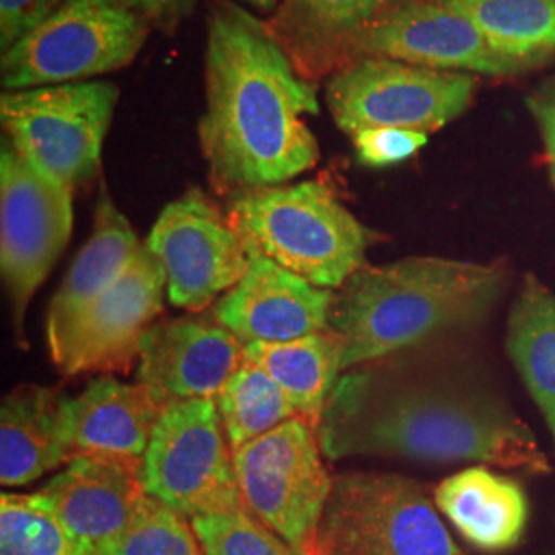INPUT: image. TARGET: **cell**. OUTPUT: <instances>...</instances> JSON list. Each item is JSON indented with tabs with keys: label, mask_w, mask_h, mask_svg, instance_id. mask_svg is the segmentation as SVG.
Returning <instances> with one entry per match:
<instances>
[{
	"label": "cell",
	"mask_w": 555,
	"mask_h": 555,
	"mask_svg": "<svg viewBox=\"0 0 555 555\" xmlns=\"http://www.w3.org/2000/svg\"><path fill=\"white\" fill-rule=\"evenodd\" d=\"M315 85L272 34L268 21L233 0H210L206 20V109L202 155L219 196L284 185L313 169L318 139Z\"/></svg>",
	"instance_id": "cell-1"
},
{
	"label": "cell",
	"mask_w": 555,
	"mask_h": 555,
	"mask_svg": "<svg viewBox=\"0 0 555 555\" xmlns=\"http://www.w3.org/2000/svg\"><path fill=\"white\" fill-rule=\"evenodd\" d=\"M323 455L488 463L550 474L531 428L496 397L444 385H385L371 373L337 380L319 422Z\"/></svg>",
	"instance_id": "cell-2"
},
{
	"label": "cell",
	"mask_w": 555,
	"mask_h": 555,
	"mask_svg": "<svg viewBox=\"0 0 555 555\" xmlns=\"http://www.w3.org/2000/svg\"><path fill=\"white\" fill-rule=\"evenodd\" d=\"M508 280L504 263L403 258L362 266L336 293L332 330L344 337V371L476 323Z\"/></svg>",
	"instance_id": "cell-3"
},
{
	"label": "cell",
	"mask_w": 555,
	"mask_h": 555,
	"mask_svg": "<svg viewBox=\"0 0 555 555\" xmlns=\"http://www.w3.org/2000/svg\"><path fill=\"white\" fill-rule=\"evenodd\" d=\"M227 217L249 251L319 288L336 291L357 274L371 231L319 179L261 188L231 198Z\"/></svg>",
	"instance_id": "cell-4"
},
{
	"label": "cell",
	"mask_w": 555,
	"mask_h": 555,
	"mask_svg": "<svg viewBox=\"0 0 555 555\" xmlns=\"http://www.w3.org/2000/svg\"><path fill=\"white\" fill-rule=\"evenodd\" d=\"M151 23L119 0H66L56 13L2 52L4 91L85 82L126 68Z\"/></svg>",
	"instance_id": "cell-5"
},
{
	"label": "cell",
	"mask_w": 555,
	"mask_h": 555,
	"mask_svg": "<svg viewBox=\"0 0 555 555\" xmlns=\"http://www.w3.org/2000/svg\"><path fill=\"white\" fill-rule=\"evenodd\" d=\"M118 100V87L107 80L4 91V140L46 178L77 192L100 173L103 140Z\"/></svg>",
	"instance_id": "cell-6"
},
{
	"label": "cell",
	"mask_w": 555,
	"mask_h": 555,
	"mask_svg": "<svg viewBox=\"0 0 555 555\" xmlns=\"http://www.w3.org/2000/svg\"><path fill=\"white\" fill-rule=\"evenodd\" d=\"M318 555H465L428 490L412 477L350 472L334 477Z\"/></svg>",
	"instance_id": "cell-7"
},
{
	"label": "cell",
	"mask_w": 555,
	"mask_h": 555,
	"mask_svg": "<svg viewBox=\"0 0 555 555\" xmlns=\"http://www.w3.org/2000/svg\"><path fill=\"white\" fill-rule=\"evenodd\" d=\"M243 508L297 555H318L321 518L334 490L318 428L293 417L233 453Z\"/></svg>",
	"instance_id": "cell-8"
},
{
	"label": "cell",
	"mask_w": 555,
	"mask_h": 555,
	"mask_svg": "<svg viewBox=\"0 0 555 555\" xmlns=\"http://www.w3.org/2000/svg\"><path fill=\"white\" fill-rule=\"evenodd\" d=\"M476 89V75L469 73L364 56L330 75L325 103L337 128L350 137L369 128L433 134L465 114Z\"/></svg>",
	"instance_id": "cell-9"
},
{
	"label": "cell",
	"mask_w": 555,
	"mask_h": 555,
	"mask_svg": "<svg viewBox=\"0 0 555 555\" xmlns=\"http://www.w3.org/2000/svg\"><path fill=\"white\" fill-rule=\"evenodd\" d=\"M140 481L149 496L190 520L245 511L217 399L163 408L142 459Z\"/></svg>",
	"instance_id": "cell-10"
},
{
	"label": "cell",
	"mask_w": 555,
	"mask_h": 555,
	"mask_svg": "<svg viewBox=\"0 0 555 555\" xmlns=\"http://www.w3.org/2000/svg\"><path fill=\"white\" fill-rule=\"evenodd\" d=\"M75 192L46 178L2 140L0 151V272L21 346L25 313L73 235Z\"/></svg>",
	"instance_id": "cell-11"
},
{
	"label": "cell",
	"mask_w": 555,
	"mask_h": 555,
	"mask_svg": "<svg viewBox=\"0 0 555 555\" xmlns=\"http://www.w3.org/2000/svg\"><path fill=\"white\" fill-rule=\"evenodd\" d=\"M144 243L165 268L167 298L190 313L227 295L249 268V251L231 220L198 188L160 210Z\"/></svg>",
	"instance_id": "cell-12"
},
{
	"label": "cell",
	"mask_w": 555,
	"mask_h": 555,
	"mask_svg": "<svg viewBox=\"0 0 555 555\" xmlns=\"http://www.w3.org/2000/svg\"><path fill=\"white\" fill-rule=\"evenodd\" d=\"M165 291V268L142 243L128 270L80 315L52 357L60 373H130L142 339L163 313Z\"/></svg>",
	"instance_id": "cell-13"
},
{
	"label": "cell",
	"mask_w": 555,
	"mask_h": 555,
	"mask_svg": "<svg viewBox=\"0 0 555 555\" xmlns=\"http://www.w3.org/2000/svg\"><path fill=\"white\" fill-rule=\"evenodd\" d=\"M364 56L486 77L522 73L518 64L486 40L472 21L440 0L401 2L358 40L354 60Z\"/></svg>",
	"instance_id": "cell-14"
},
{
	"label": "cell",
	"mask_w": 555,
	"mask_h": 555,
	"mask_svg": "<svg viewBox=\"0 0 555 555\" xmlns=\"http://www.w3.org/2000/svg\"><path fill=\"white\" fill-rule=\"evenodd\" d=\"M245 346L215 318L155 323L142 339L139 383L160 405L217 399L243 362Z\"/></svg>",
	"instance_id": "cell-15"
},
{
	"label": "cell",
	"mask_w": 555,
	"mask_h": 555,
	"mask_svg": "<svg viewBox=\"0 0 555 555\" xmlns=\"http://www.w3.org/2000/svg\"><path fill=\"white\" fill-rule=\"evenodd\" d=\"M249 251V249H247ZM336 293L319 288L258 251L249 268L212 307V318L243 346L254 341H291L332 327Z\"/></svg>",
	"instance_id": "cell-16"
},
{
	"label": "cell",
	"mask_w": 555,
	"mask_h": 555,
	"mask_svg": "<svg viewBox=\"0 0 555 555\" xmlns=\"http://www.w3.org/2000/svg\"><path fill=\"white\" fill-rule=\"evenodd\" d=\"M163 405L142 383L95 378L77 397H64L62 433L70 453L142 469Z\"/></svg>",
	"instance_id": "cell-17"
},
{
	"label": "cell",
	"mask_w": 555,
	"mask_h": 555,
	"mask_svg": "<svg viewBox=\"0 0 555 555\" xmlns=\"http://www.w3.org/2000/svg\"><path fill=\"white\" fill-rule=\"evenodd\" d=\"M43 498L89 555H114L144 486L140 469L77 456L43 488Z\"/></svg>",
	"instance_id": "cell-18"
},
{
	"label": "cell",
	"mask_w": 555,
	"mask_h": 555,
	"mask_svg": "<svg viewBox=\"0 0 555 555\" xmlns=\"http://www.w3.org/2000/svg\"><path fill=\"white\" fill-rule=\"evenodd\" d=\"M405 0H284L268 21L272 34L309 80L354 60L358 40Z\"/></svg>",
	"instance_id": "cell-19"
},
{
	"label": "cell",
	"mask_w": 555,
	"mask_h": 555,
	"mask_svg": "<svg viewBox=\"0 0 555 555\" xmlns=\"http://www.w3.org/2000/svg\"><path fill=\"white\" fill-rule=\"evenodd\" d=\"M140 247L142 243L130 220L119 212L109 190L101 185L93 233L82 245L48 309L46 339L50 357L62 348L80 315L118 282Z\"/></svg>",
	"instance_id": "cell-20"
},
{
	"label": "cell",
	"mask_w": 555,
	"mask_h": 555,
	"mask_svg": "<svg viewBox=\"0 0 555 555\" xmlns=\"http://www.w3.org/2000/svg\"><path fill=\"white\" fill-rule=\"evenodd\" d=\"M435 504L481 552H506L525 535L529 502L522 488L486 467H467L435 490Z\"/></svg>",
	"instance_id": "cell-21"
},
{
	"label": "cell",
	"mask_w": 555,
	"mask_h": 555,
	"mask_svg": "<svg viewBox=\"0 0 555 555\" xmlns=\"http://www.w3.org/2000/svg\"><path fill=\"white\" fill-rule=\"evenodd\" d=\"M64 393L54 387L21 385L0 408V483H31L64 463L70 453L62 433Z\"/></svg>",
	"instance_id": "cell-22"
},
{
	"label": "cell",
	"mask_w": 555,
	"mask_h": 555,
	"mask_svg": "<svg viewBox=\"0 0 555 555\" xmlns=\"http://www.w3.org/2000/svg\"><path fill=\"white\" fill-rule=\"evenodd\" d=\"M344 337L330 327L291 341L247 344L243 357L274 378L297 408L298 416L319 428L344 371Z\"/></svg>",
	"instance_id": "cell-23"
},
{
	"label": "cell",
	"mask_w": 555,
	"mask_h": 555,
	"mask_svg": "<svg viewBox=\"0 0 555 555\" xmlns=\"http://www.w3.org/2000/svg\"><path fill=\"white\" fill-rule=\"evenodd\" d=\"M506 352L555 442V293L531 274L508 315Z\"/></svg>",
	"instance_id": "cell-24"
},
{
	"label": "cell",
	"mask_w": 555,
	"mask_h": 555,
	"mask_svg": "<svg viewBox=\"0 0 555 555\" xmlns=\"http://www.w3.org/2000/svg\"><path fill=\"white\" fill-rule=\"evenodd\" d=\"M522 70L555 60V0H440Z\"/></svg>",
	"instance_id": "cell-25"
},
{
	"label": "cell",
	"mask_w": 555,
	"mask_h": 555,
	"mask_svg": "<svg viewBox=\"0 0 555 555\" xmlns=\"http://www.w3.org/2000/svg\"><path fill=\"white\" fill-rule=\"evenodd\" d=\"M217 405L233 453L300 417L276 380L245 357L217 397Z\"/></svg>",
	"instance_id": "cell-26"
},
{
	"label": "cell",
	"mask_w": 555,
	"mask_h": 555,
	"mask_svg": "<svg viewBox=\"0 0 555 555\" xmlns=\"http://www.w3.org/2000/svg\"><path fill=\"white\" fill-rule=\"evenodd\" d=\"M0 555H89L40 494L0 496Z\"/></svg>",
	"instance_id": "cell-27"
},
{
	"label": "cell",
	"mask_w": 555,
	"mask_h": 555,
	"mask_svg": "<svg viewBox=\"0 0 555 555\" xmlns=\"http://www.w3.org/2000/svg\"><path fill=\"white\" fill-rule=\"evenodd\" d=\"M114 555H206L192 520L157 498H140Z\"/></svg>",
	"instance_id": "cell-28"
},
{
	"label": "cell",
	"mask_w": 555,
	"mask_h": 555,
	"mask_svg": "<svg viewBox=\"0 0 555 555\" xmlns=\"http://www.w3.org/2000/svg\"><path fill=\"white\" fill-rule=\"evenodd\" d=\"M206 555H297L295 550L247 511L192 518Z\"/></svg>",
	"instance_id": "cell-29"
},
{
	"label": "cell",
	"mask_w": 555,
	"mask_h": 555,
	"mask_svg": "<svg viewBox=\"0 0 555 555\" xmlns=\"http://www.w3.org/2000/svg\"><path fill=\"white\" fill-rule=\"evenodd\" d=\"M352 142L362 165L380 169L412 159L426 146L428 134L403 128H369L357 132Z\"/></svg>",
	"instance_id": "cell-30"
},
{
	"label": "cell",
	"mask_w": 555,
	"mask_h": 555,
	"mask_svg": "<svg viewBox=\"0 0 555 555\" xmlns=\"http://www.w3.org/2000/svg\"><path fill=\"white\" fill-rule=\"evenodd\" d=\"M66 0H0V48L13 43L56 13Z\"/></svg>",
	"instance_id": "cell-31"
},
{
	"label": "cell",
	"mask_w": 555,
	"mask_h": 555,
	"mask_svg": "<svg viewBox=\"0 0 555 555\" xmlns=\"http://www.w3.org/2000/svg\"><path fill=\"white\" fill-rule=\"evenodd\" d=\"M527 107L539 126L550 167V178L555 185V77L541 82L529 93Z\"/></svg>",
	"instance_id": "cell-32"
},
{
	"label": "cell",
	"mask_w": 555,
	"mask_h": 555,
	"mask_svg": "<svg viewBox=\"0 0 555 555\" xmlns=\"http://www.w3.org/2000/svg\"><path fill=\"white\" fill-rule=\"evenodd\" d=\"M132 11H137L151 25H159L160 29L171 31L181 21L194 13L196 0H119Z\"/></svg>",
	"instance_id": "cell-33"
},
{
	"label": "cell",
	"mask_w": 555,
	"mask_h": 555,
	"mask_svg": "<svg viewBox=\"0 0 555 555\" xmlns=\"http://www.w3.org/2000/svg\"><path fill=\"white\" fill-rule=\"evenodd\" d=\"M243 2L251 4L254 9H259V11H266V13L272 11L278 4V0H243Z\"/></svg>",
	"instance_id": "cell-34"
}]
</instances>
